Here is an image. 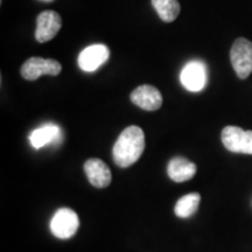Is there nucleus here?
<instances>
[{
    "label": "nucleus",
    "mask_w": 252,
    "mask_h": 252,
    "mask_svg": "<svg viewBox=\"0 0 252 252\" xmlns=\"http://www.w3.org/2000/svg\"><path fill=\"white\" fill-rule=\"evenodd\" d=\"M152 5L165 23H172L180 14L181 7L178 0H152Z\"/></svg>",
    "instance_id": "obj_14"
},
{
    "label": "nucleus",
    "mask_w": 252,
    "mask_h": 252,
    "mask_svg": "<svg viewBox=\"0 0 252 252\" xmlns=\"http://www.w3.org/2000/svg\"><path fill=\"white\" fill-rule=\"evenodd\" d=\"M131 102L146 111H156L162 105V96L156 87L144 84L131 93Z\"/></svg>",
    "instance_id": "obj_9"
},
{
    "label": "nucleus",
    "mask_w": 252,
    "mask_h": 252,
    "mask_svg": "<svg viewBox=\"0 0 252 252\" xmlns=\"http://www.w3.org/2000/svg\"><path fill=\"white\" fill-rule=\"evenodd\" d=\"M35 37L40 43L53 40L62 27V19L55 11H45L37 15Z\"/></svg>",
    "instance_id": "obj_7"
},
{
    "label": "nucleus",
    "mask_w": 252,
    "mask_h": 252,
    "mask_svg": "<svg viewBox=\"0 0 252 252\" xmlns=\"http://www.w3.org/2000/svg\"><path fill=\"white\" fill-rule=\"evenodd\" d=\"M110 58V49L108 46L97 43L84 48L78 55V67L83 71L93 72L108 61Z\"/></svg>",
    "instance_id": "obj_6"
},
{
    "label": "nucleus",
    "mask_w": 252,
    "mask_h": 252,
    "mask_svg": "<svg viewBox=\"0 0 252 252\" xmlns=\"http://www.w3.org/2000/svg\"><path fill=\"white\" fill-rule=\"evenodd\" d=\"M145 150V134L139 126H128L122 132L113 146V161L127 168L139 160Z\"/></svg>",
    "instance_id": "obj_1"
},
{
    "label": "nucleus",
    "mask_w": 252,
    "mask_h": 252,
    "mask_svg": "<svg viewBox=\"0 0 252 252\" xmlns=\"http://www.w3.org/2000/svg\"><path fill=\"white\" fill-rule=\"evenodd\" d=\"M180 80L182 86L188 91L197 93L206 87L207 83V68L204 63L200 61H191L182 69Z\"/></svg>",
    "instance_id": "obj_8"
},
{
    "label": "nucleus",
    "mask_w": 252,
    "mask_h": 252,
    "mask_svg": "<svg viewBox=\"0 0 252 252\" xmlns=\"http://www.w3.org/2000/svg\"><path fill=\"white\" fill-rule=\"evenodd\" d=\"M230 60L236 75L245 80L252 72V42L244 37H239L230 50Z\"/></svg>",
    "instance_id": "obj_2"
},
{
    "label": "nucleus",
    "mask_w": 252,
    "mask_h": 252,
    "mask_svg": "<svg viewBox=\"0 0 252 252\" xmlns=\"http://www.w3.org/2000/svg\"><path fill=\"white\" fill-rule=\"evenodd\" d=\"M62 70L61 63L53 59L31 58L21 67V76L27 81H35L42 75L58 76Z\"/></svg>",
    "instance_id": "obj_5"
},
{
    "label": "nucleus",
    "mask_w": 252,
    "mask_h": 252,
    "mask_svg": "<svg viewBox=\"0 0 252 252\" xmlns=\"http://www.w3.org/2000/svg\"><path fill=\"white\" fill-rule=\"evenodd\" d=\"M43 1H52V0H43Z\"/></svg>",
    "instance_id": "obj_15"
},
{
    "label": "nucleus",
    "mask_w": 252,
    "mask_h": 252,
    "mask_svg": "<svg viewBox=\"0 0 252 252\" xmlns=\"http://www.w3.org/2000/svg\"><path fill=\"white\" fill-rule=\"evenodd\" d=\"M167 174L175 182H185L190 180L196 174V165L186 158H173L167 166Z\"/></svg>",
    "instance_id": "obj_11"
},
{
    "label": "nucleus",
    "mask_w": 252,
    "mask_h": 252,
    "mask_svg": "<svg viewBox=\"0 0 252 252\" xmlns=\"http://www.w3.org/2000/svg\"><path fill=\"white\" fill-rule=\"evenodd\" d=\"M201 202V195L198 193H191L182 196L174 207V213L178 217L187 219L193 216L197 212Z\"/></svg>",
    "instance_id": "obj_13"
},
{
    "label": "nucleus",
    "mask_w": 252,
    "mask_h": 252,
    "mask_svg": "<svg viewBox=\"0 0 252 252\" xmlns=\"http://www.w3.org/2000/svg\"><path fill=\"white\" fill-rule=\"evenodd\" d=\"M84 172H86L88 180L94 187L105 188L111 184V171L103 160L96 159V158L87 160L84 163Z\"/></svg>",
    "instance_id": "obj_10"
},
{
    "label": "nucleus",
    "mask_w": 252,
    "mask_h": 252,
    "mask_svg": "<svg viewBox=\"0 0 252 252\" xmlns=\"http://www.w3.org/2000/svg\"><path fill=\"white\" fill-rule=\"evenodd\" d=\"M220 138L230 152L252 154V131H244L238 126H226Z\"/></svg>",
    "instance_id": "obj_4"
},
{
    "label": "nucleus",
    "mask_w": 252,
    "mask_h": 252,
    "mask_svg": "<svg viewBox=\"0 0 252 252\" xmlns=\"http://www.w3.org/2000/svg\"><path fill=\"white\" fill-rule=\"evenodd\" d=\"M61 138V128L56 124H45L36 128L30 135L31 145L39 150L48 144H54Z\"/></svg>",
    "instance_id": "obj_12"
},
{
    "label": "nucleus",
    "mask_w": 252,
    "mask_h": 252,
    "mask_svg": "<svg viewBox=\"0 0 252 252\" xmlns=\"http://www.w3.org/2000/svg\"><path fill=\"white\" fill-rule=\"evenodd\" d=\"M80 226L77 214L69 208H61L50 220V231L55 237L68 239L76 234Z\"/></svg>",
    "instance_id": "obj_3"
}]
</instances>
